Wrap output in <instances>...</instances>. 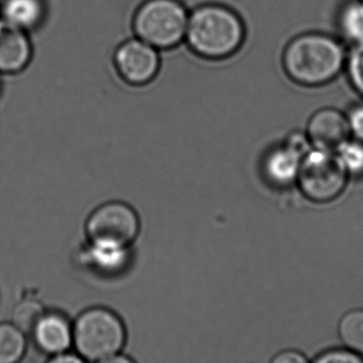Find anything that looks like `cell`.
Segmentation results:
<instances>
[{"instance_id":"obj_18","label":"cell","mask_w":363,"mask_h":363,"mask_svg":"<svg viewBox=\"0 0 363 363\" xmlns=\"http://www.w3.org/2000/svg\"><path fill=\"white\" fill-rule=\"evenodd\" d=\"M344 69L352 89L363 99V44L352 46V50L347 52Z\"/></svg>"},{"instance_id":"obj_6","label":"cell","mask_w":363,"mask_h":363,"mask_svg":"<svg viewBox=\"0 0 363 363\" xmlns=\"http://www.w3.org/2000/svg\"><path fill=\"white\" fill-rule=\"evenodd\" d=\"M140 220L135 210L121 201L97 208L86 222V233L92 243L127 247L139 233Z\"/></svg>"},{"instance_id":"obj_1","label":"cell","mask_w":363,"mask_h":363,"mask_svg":"<svg viewBox=\"0 0 363 363\" xmlns=\"http://www.w3.org/2000/svg\"><path fill=\"white\" fill-rule=\"evenodd\" d=\"M346 52L337 38L308 33L293 38L282 52V67L295 84L320 86L335 80L345 67Z\"/></svg>"},{"instance_id":"obj_3","label":"cell","mask_w":363,"mask_h":363,"mask_svg":"<svg viewBox=\"0 0 363 363\" xmlns=\"http://www.w3.org/2000/svg\"><path fill=\"white\" fill-rule=\"evenodd\" d=\"M125 341L122 320L106 308L86 310L73 325V344L84 360L107 362L120 352Z\"/></svg>"},{"instance_id":"obj_5","label":"cell","mask_w":363,"mask_h":363,"mask_svg":"<svg viewBox=\"0 0 363 363\" xmlns=\"http://www.w3.org/2000/svg\"><path fill=\"white\" fill-rule=\"evenodd\" d=\"M347 171L339 156L324 150H310L299 167L297 182L309 201L327 203L343 192L347 182Z\"/></svg>"},{"instance_id":"obj_11","label":"cell","mask_w":363,"mask_h":363,"mask_svg":"<svg viewBox=\"0 0 363 363\" xmlns=\"http://www.w3.org/2000/svg\"><path fill=\"white\" fill-rule=\"evenodd\" d=\"M301 159L294 150L284 144L272 150L264 160L265 177L277 186H290L298 175Z\"/></svg>"},{"instance_id":"obj_23","label":"cell","mask_w":363,"mask_h":363,"mask_svg":"<svg viewBox=\"0 0 363 363\" xmlns=\"http://www.w3.org/2000/svg\"><path fill=\"white\" fill-rule=\"evenodd\" d=\"M308 359L301 352L295 350H284L274 357L273 363H305Z\"/></svg>"},{"instance_id":"obj_20","label":"cell","mask_w":363,"mask_h":363,"mask_svg":"<svg viewBox=\"0 0 363 363\" xmlns=\"http://www.w3.org/2000/svg\"><path fill=\"white\" fill-rule=\"evenodd\" d=\"M363 358L359 356L358 352L350 350H329L318 354L314 362L318 363H360Z\"/></svg>"},{"instance_id":"obj_9","label":"cell","mask_w":363,"mask_h":363,"mask_svg":"<svg viewBox=\"0 0 363 363\" xmlns=\"http://www.w3.org/2000/svg\"><path fill=\"white\" fill-rule=\"evenodd\" d=\"M33 46L26 31L0 20V74H16L30 62Z\"/></svg>"},{"instance_id":"obj_10","label":"cell","mask_w":363,"mask_h":363,"mask_svg":"<svg viewBox=\"0 0 363 363\" xmlns=\"http://www.w3.org/2000/svg\"><path fill=\"white\" fill-rule=\"evenodd\" d=\"M31 335L39 350L52 357L67 352L73 344V326L58 312H44Z\"/></svg>"},{"instance_id":"obj_14","label":"cell","mask_w":363,"mask_h":363,"mask_svg":"<svg viewBox=\"0 0 363 363\" xmlns=\"http://www.w3.org/2000/svg\"><path fill=\"white\" fill-rule=\"evenodd\" d=\"M26 350L25 333L12 323L0 324V363H16Z\"/></svg>"},{"instance_id":"obj_16","label":"cell","mask_w":363,"mask_h":363,"mask_svg":"<svg viewBox=\"0 0 363 363\" xmlns=\"http://www.w3.org/2000/svg\"><path fill=\"white\" fill-rule=\"evenodd\" d=\"M92 244L91 261L97 269L114 272L124 265L127 258V247Z\"/></svg>"},{"instance_id":"obj_2","label":"cell","mask_w":363,"mask_h":363,"mask_svg":"<svg viewBox=\"0 0 363 363\" xmlns=\"http://www.w3.org/2000/svg\"><path fill=\"white\" fill-rule=\"evenodd\" d=\"M244 39L243 21L226 6L206 4L189 14L184 40L191 50L203 58H228L240 50Z\"/></svg>"},{"instance_id":"obj_22","label":"cell","mask_w":363,"mask_h":363,"mask_svg":"<svg viewBox=\"0 0 363 363\" xmlns=\"http://www.w3.org/2000/svg\"><path fill=\"white\" fill-rule=\"evenodd\" d=\"M286 145L303 158L310 152L309 147L311 143H310L307 135H303L301 133H293L286 139Z\"/></svg>"},{"instance_id":"obj_7","label":"cell","mask_w":363,"mask_h":363,"mask_svg":"<svg viewBox=\"0 0 363 363\" xmlns=\"http://www.w3.org/2000/svg\"><path fill=\"white\" fill-rule=\"evenodd\" d=\"M114 63L125 82L133 86H143L158 74L160 56L156 48L137 37L118 46Z\"/></svg>"},{"instance_id":"obj_8","label":"cell","mask_w":363,"mask_h":363,"mask_svg":"<svg viewBox=\"0 0 363 363\" xmlns=\"http://www.w3.org/2000/svg\"><path fill=\"white\" fill-rule=\"evenodd\" d=\"M350 135L345 114L335 108L318 110L308 122L307 137L315 150L337 152Z\"/></svg>"},{"instance_id":"obj_13","label":"cell","mask_w":363,"mask_h":363,"mask_svg":"<svg viewBox=\"0 0 363 363\" xmlns=\"http://www.w3.org/2000/svg\"><path fill=\"white\" fill-rule=\"evenodd\" d=\"M337 29L344 41L352 46L363 44V0H350L340 9Z\"/></svg>"},{"instance_id":"obj_4","label":"cell","mask_w":363,"mask_h":363,"mask_svg":"<svg viewBox=\"0 0 363 363\" xmlns=\"http://www.w3.org/2000/svg\"><path fill=\"white\" fill-rule=\"evenodd\" d=\"M189 14L178 0H146L135 12L133 29L157 50H169L186 38Z\"/></svg>"},{"instance_id":"obj_17","label":"cell","mask_w":363,"mask_h":363,"mask_svg":"<svg viewBox=\"0 0 363 363\" xmlns=\"http://www.w3.org/2000/svg\"><path fill=\"white\" fill-rule=\"evenodd\" d=\"M43 314V307L39 301L24 299L14 308L12 320L23 333H31Z\"/></svg>"},{"instance_id":"obj_19","label":"cell","mask_w":363,"mask_h":363,"mask_svg":"<svg viewBox=\"0 0 363 363\" xmlns=\"http://www.w3.org/2000/svg\"><path fill=\"white\" fill-rule=\"evenodd\" d=\"M339 157L343 162L347 173L352 175H363V142L348 140L340 148Z\"/></svg>"},{"instance_id":"obj_15","label":"cell","mask_w":363,"mask_h":363,"mask_svg":"<svg viewBox=\"0 0 363 363\" xmlns=\"http://www.w3.org/2000/svg\"><path fill=\"white\" fill-rule=\"evenodd\" d=\"M339 335L350 350L363 354V309L344 314L339 323Z\"/></svg>"},{"instance_id":"obj_21","label":"cell","mask_w":363,"mask_h":363,"mask_svg":"<svg viewBox=\"0 0 363 363\" xmlns=\"http://www.w3.org/2000/svg\"><path fill=\"white\" fill-rule=\"evenodd\" d=\"M350 135L363 142V103L356 104L345 114Z\"/></svg>"},{"instance_id":"obj_12","label":"cell","mask_w":363,"mask_h":363,"mask_svg":"<svg viewBox=\"0 0 363 363\" xmlns=\"http://www.w3.org/2000/svg\"><path fill=\"white\" fill-rule=\"evenodd\" d=\"M3 20L24 31L37 28L45 18L43 0H4Z\"/></svg>"},{"instance_id":"obj_24","label":"cell","mask_w":363,"mask_h":363,"mask_svg":"<svg viewBox=\"0 0 363 363\" xmlns=\"http://www.w3.org/2000/svg\"><path fill=\"white\" fill-rule=\"evenodd\" d=\"M84 360L82 357L72 356V354L62 352V354H57L52 358V362H80Z\"/></svg>"}]
</instances>
